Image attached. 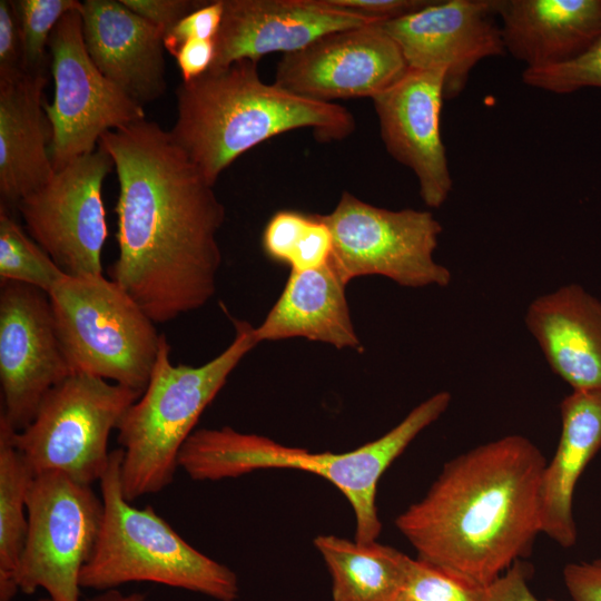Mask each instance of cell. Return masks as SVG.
I'll return each instance as SVG.
<instances>
[{"label":"cell","instance_id":"6da1fadb","mask_svg":"<svg viewBox=\"0 0 601 601\" xmlns=\"http://www.w3.org/2000/svg\"><path fill=\"white\" fill-rule=\"evenodd\" d=\"M119 183L118 257L108 269L155 323L201 308L216 292L225 207L170 131L142 119L105 132Z\"/></svg>","mask_w":601,"mask_h":601},{"label":"cell","instance_id":"7a4b0ae2","mask_svg":"<svg viewBox=\"0 0 601 601\" xmlns=\"http://www.w3.org/2000/svg\"><path fill=\"white\" fill-rule=\"evenodd\" d=\"M546 464L529 439L511 434L449 461L426 494L395 519L423 560L487 587L525 556L540 529Z\"/></svg>","mask_w":601,"mask_h":601},{"label":"cell","instance_id":"3957f363","mask_svg":"<svg viewBox=\"0 0 601 601\" xmlns=\"http://www.w3.org/2000/svg\"><path fill=\"white\" fill-rule=\"evenodd\" d=\"M176 97L177 119L169 131L213 186L235 159L275 136L311 129L326 142L343 140L356 128L353 114L342 105L266 83L257 61L249 59L181 81Z\"/></svg>","mask_w":601,"mask_h":601},{"label":"cell","instance_id":"277c9868","mask_svg":"<svg viewBox=\"0 0 601 601\" xmlns=\"http://www.w3.org/2000/svg\"><path fill=\"white\" fill-rule=\"evenodd\" d=\"M452 396L441 391L415 406L381 437L344 453H313L229 426L194 431L183 445L178 466L194 481L235 479L258 470L293 469L331 482L349 502L355 541H376L382 523L376 508L377 484L411 442L449 407Z\"/></svg>","mask_w":601,"mask_h":601},{"label":"cell","instance_id":"5b68a950","mask_svg":"<svg viewBox=\"0 0 601 601\" xmlns=\"http://www.w3.org/2000/svg\"><path fill=\"white\" fill-rule=\"evenodd\" d=\"M233 323V342L200 366L174 365L170 346L161 335L148 385L117 426L121 489L129 502L158 493L174 481L180 450L203 412L258 344L253 325L239 319Z\"/></svg>","mask_w":601,"mask_h":601},{"label":"cell","instance_id":"8992f818","mask_svg":"<svg viewBox=\"0 0 601 601\" xmlns=\"http://www.w3.org/2000/svg\"><path fill=\"white\" fill-rule=\"evenodd\" d=\"M121 460V449L111 451L99 480L104 519L80 587L102 592L130 582H152L235 601L239 583L231 569L191 546L150 505L139 509L126 500Z\"/></svg>","mask_w":601,"mask_h":601},{"label":"cell","instance_id":"52a82bcc","mask_svg":"<svg viewBox=\"0 0 601 601\" xmlns=\"http://www.w3.org/2000/svg\"><path fill=\"white\" fill-rule=\"evenodd\" d=\"M48 295L72 372L142 394L162 335L146 312L104 275H65Z\"/></svg>","mask_w":601,"mask_h":601},{"label":"cell","instance_id":"ba28073f","mask_svg":"<svg viewBox=\"0 0 601 601\" xmlns=\"http://www.w3.org/2000/svg\"><path fill=\"white\" fill-rule=\"evenodd\" d=\"M136 391L88 374L73 373L51 388L13 445L39 475L63 473L91 485L110 461L108 440L140 396Z\"/></svg>","mask_w":601,"mask_h":601},{"label":"cell","instance_id":"9c48e42d","mask_svg":"<svg viewBox=\"0 0 601 601\" xmlns=\"http://www.w3.org/2000/svg\"><path fill=\"white\" fill-rule=\"evenodd\" d=\"M321 218L333 238L328 263L346 285L366 275L410 288L451 283L450 269L434 259L443 227L428 210L381 208L343 191Z\"/></svg>","mask_w":601,"mask_h":601},{"label":"cell","instance_id":"30bf717a","mask_svg":"<svg viewBox=\"0 0 601 601\" xmlns=\"http://www.w3.org/2000/svg\"><path fill=\"white\" fill-rule=\"evenodd\" d=\"M27 511L19 590L32 594L43 589L53 601H80V574L101 530V496L91 485L60 472H48L35 477Z\"/></svg>","mask_w":601,"mask_h":601},{"label":"cell","instance_id":"8fae6325","mask_svg":"<svg viewBox=\"0 0 601 601\" xmlns=\"http://www.w3.org/2000/svg\"><path fill=\"white\" fill-rule=\"evenodd\" d=\"M48 48L55 82L45 110L52 128L55 170L98 148L101 136L146 119L144 107L108 80L85 46L81 10L66 13L52 30Z\"/></svg>","mask_w":601,"mask_h":601},{"label":"cell","instance_id":"7c38bea8","mask_svg":"<svg viewBox=\"0 0 601 601\" xmlns=\"http://www.w3.org/2000/svg\"><path fill=\"white\" fill-rule=\"evenodd\" d=\"M112 168L110 155L98 145L17 205L30 237L66 275H102L108 230L101 190Z\"/></svg>","mask_w":601,"mask_h":601},{"label":"cell","instance_id":"4fadbf2b","mask_svg":"<svg viewBox=\"0 0 601 601\" xmlns=\"http://www.w3.org/2000/svg\"><path fill=\"white\" fill-rule=\"evenodd\" d=\"M71 374L48 293L1 280L0 418L16 432L23 430L47 393Z\"/></svg>","mask_w":601,"mask_h":601},{"label":"cell","instance_id":"5bb4252c","mask_svg":"<svg viewBox=\"0 0 601 601\" xmlns=\"http://www.w3.org/2000/svg\"><path fill=\"white\" fill-rule=\"evenodd\" d=\"M408 70L401 49L378 22L339 30L284 55L275 83L297 96L323 102L373 99Z\"/></svg>","mask_w":601,"mask_h":601},{"label":"cell","instance_id":"9a60e30c","mask_svg":"<svg viewBox=\"0 0 601 601\" xmlns=\"http://www.w3.org/2000/svg\"><path fill=\"white\" fill-rule=\"evenodd\" d=\"M495 17V0H431L378 26L408 68L444 71V99L450 100L462 93L480 61L505 53Z\"/></svg>","mask_w":601,"mask_h":601},{"label":"cell","instance_id":"2e32d148","mask_svg":"<svg viewBox=\"0 0 601 601\" xmlns=\"http://www.w3.org/2000/svg\"><path fill=\"white\" fill-rule=\"evenodd\" d=\"M444 79L443 70L408 68L372 99L387 152L413 171L430 208L441 207L453 187L440 131Z\"/></svg>","mask_w":601,"mask_h":601},{"label":"cell","instance_id":"e0dca14e","mask_svg":"<svg viewBox=\"0 0 601 601\" xmlns=\"http://www.w3.org/2000/svg\"><path fill=\"white\" fill-rule=\"evenodd\" d=\"M378 22L326 0H224L209 70L272 52H296L323 36Z\"/></svg>","mask_w":601,"mask_h":601},{"label":"cell","instance_id":"ac0fdd59","mask_svg":"<svg viewBox=\"0 0 601 601\" xmlns=\"http://www.w3.org/2000/svg\"><path fill=\"white\" fill-rule=\"evenodd\" d=\"M82 36L98 70L139 105L166 91L164 31L120 0L82 2Z\"/></svg>","mask_w":601,"mask_h":601},{"label":"cell","instance_id":"d6986e66","mask_svg":"<svg viewBox=\"0 0 601 601\" xmlns=\"http://www.w3.org/2000/svg\"><path fill=\"white\" fill-rule=\"evenodd\" d=\"M524 323L554 374L572 391L601 393V300L578 284L535 297Z\"/></svg>","mask_w":601,"mask_h":601},{"label":"cell","instance_id":"ffe728a7","mask_svg":"<svg viewBox=\"0 0 601 601\" xmlns=\"http://www.w3.org/2000/svg\"><path fill=\"white\" fill-rule=\"evenodd\" d=\"M505 52L525 69L570 62L601 38V0H495Z\"/></svg>","mask_w":601,"mask_h":601},{"label":"cell","instance_id":"44dd1931","mask_svg":"<svg viewBox=\"0 0 601 601\" xmlns=\"http://www.w3.org/2000/svg\"><path fill=\"white\" fill-rule=\"evenodd\" d=\"M47 81V73L29 72L0 81V196L7 209L17 208L56 173L52 128L45 110Z\"/></svg>","mask_w":601,"mask_h":601},{"label":"cell","instance_id":"7402d4cb","mask_svg":"<svg viewBox=\"0 0 601 601\" xmlns=\"http://www.w3.org/2000/svg\"><path fill=\"white\" fill-rule=\"evenodd\" d=\"M561 434L540 484V529L563 548L577 542L573 492L601 449V393L572 391L560 404Z\"/></svg>","mask_w":601,"mask_h":601},{"label":"cell","instance_id":"603a6c76","mask_svg":"<svg viewBox=\"0 0 601 601\" xmlns=\"http://www.w3.org/2000/svg\"><path fill=\"white\" fill-rule=\"evenodd\" d=\"M346 284L327 262L315 269L290 270L285 287L263 323L257 343L304 337L338 349L363 351L345 294Z\"/></svg>","mask_w":601,"mask_h":601},{"label":"cell","instance_id":"cb8c5ba5","mask_svg":"<svg viewBox=\"0 0 601 601\" xmlns=\"http://www.w3.org/2000/svg\"><path fill=\"white\" fill-rule=\"evenodd\" d=\"M332 577V601H396L411 556L377 541L332 534L314 539Z\"/></svg>","mask_w":601,"mask_h":601},{"label":"cell","instance_id":"d4e9b609","mask_svg":"<svg viewBox=\"0 0 601 601\" xmlns=\"http://www.w3.org/2000/svg\"><path fill=\"white\" fill-rule=\"evenodd\" d=\"M0 418V601L19 591L18 570L28 534L27 497L36 477Z\"/></svg>","mask_w":601,"mask_h":601},{"label":"cell","instance_id":"484cf974","mask_svg":"<svg viewBox=\"0 0 601 601\" xmlns=\"http://www.w3.org/2000/svg\"><path fill=\"white\" fill-rule=\"evenodd\" d=\"M66 274L0 206V277L49 293Z\"/></svg>","mask_w":601,"mask_h":601},{"label":"cell","instance_id":"4316f807","mask_svg":"<svg viewBox=\"0 0 601 601\" xmlns=\"http://www.w3.org/2000/svg\"><path fill=\"white\" fill-rule=\"evenodd\" d=\"M23 45L24 70L47 73V47L50 35L60 19L73 10H81L78 0L14 1Z\"/></svg>","mask_w":601,"mask_h":601},{"label":"cell","instance_id":"83f0119b","mask_svg":"<svg viewBox=\"0 0 601 601\" xmlns=\"http://www.w3.org/2000/svg\"><path fill=\"white\" fill-rule=\"evenodd\" d=\"M485 588L461 580L423 560L411 558L396 601H484Z\"/></svg>","mask_w":601,"mask_h":601},{"label":"cell","instance_id":"f1b7e54d","mask_svg":"<svg viewBox=\"0 0 601 601\" xmlns=\"http://www.w3.org/2000/svg\"><path fill=\"white\" fill-rule=\"evenodd\" d=\"M522 80L530 87L559 95L583 88H601V38L589 51L570 62L524 69Z\"/></svg>","mask_w":601,"mask_h":601},{"label":"cell","instance_id":"f546056e","mask_svg":"<svg viewBox=\"0 0 601 601\" xmlns=\"http://www.w3.org/2000/svg\"><path fill=\"white\" fill-rule=\"evenodd\" d=\"M311 223L312 215L295 210L274 214L263 233L265 254L275 262L289 265Z\"/></svg>","mask_w":601,"mask_h":601},{"label":"cell","instance_id":"4dcf8cb0","mask_svg":"<svg viewBox=\"0 0 601 601\" xmlns=\"http://www.w3.org/2000/svg\"><path fill=\"white\" fill-rule=\"evenodd\" d=\"M224 13V0L205 1L178 21L164 37V47L171 56L189 40H215Z\"/></svg>","mask_w":601,"mask_h":601},{"label":"cell","instance_id":"1f68e13d","mask_svg":"<svg viewBox=\"0 0 601 601\" xmlns=\"http://www.w3.org/2000/svg\"><path fill=\"white\" fill-rule=\"evenodd\" d=\"M26 73L23 45L14 1H0V81Z\"/></svg>","mask_w":601,"mask_h":601},{"label":"cell","instance_id":"d6a6232c","mask_svg":"<svg viewBox=\"0 0 601 601\" xmlns=\"http://www.w3.org/2000/svg\"><path fill=\"white\" fill-rule=\"evenodd\" d=\"M128 9L161 29L166 35L178 21L205 1L194 0H120ZM165 37V36H164Z\"/></svg>","mask_w":601,"mask_h":601},{"label":"cell","instance_id":"836d02e7","mask_svg":"<svg viewBox=\"0 0 601 601\" xmlns=\"http://www.w3.org/2000/svg\"><path fill=\"white\" fill-rule=\"evenodd\" d=\"M333 7L347 10L378 22L401 18L417 11L431 0H326Z\"/></svg>","mask_w":601,"mask_h":601},{"label":"cell","instance_id":"e575fe53","mask_svg":"<svg viewBox=\"0 0 601 601\" xmlns=\"http://www.w3.org/2000/svg\"><path fill=\"white\" fill-rule=\"evenodd\" d=\"M563 580L572 601H601V559L569 563Z\"/></svg>","mask_w":601,"mask_h":601},{"label":"cell","instance_id":"d590c367","mask_svg":"<svg viewBox=\"0 0 601 601\" xmlns=\"http://www.w3.org/2000/svg\"><path fill=\"white\" fill-rule=\"evenodd\" d=\"M529 577L526 564L515 561L485 588L484 601H541L530 590Z\"/></svg>","mask_w":601,"mask_h":601},{"label":"cell","instance_id":"8d00e7d4","mask_svg":"<svg viewBox=\"0 0 601 601\" xmlns=\"http://www.w3.org/2000/svg\"><path fill=\"white\" fill-rule=\"evenodd\" d=\"M183 81H190L206 73L215 57V40H189L174 55Z\"/></svg>","mask_w":601,"mask_h":601},{"label":"cell","instance_id":"74e56055","mask_svg":"<svg viewBox=\"0 0 601 601\" xmlns=\"http://www.w3.org/2000/svg\"><path fill=\"white\" fill-rule=\"evenodd\" d=\"M142 593L134 592L125 594L118 589L102 591L101 593L88 599L87 601H145Z\"/></svg>","mask_w":601,"mask_h":601},{"label":"cell","instance_id":"f35d334b","mask_svg":"<svg viewBox=\"0 0 601 601\" xmlns=\"http://www.w3.org/2000/svg\"><path fill=\"white\" fill-rule=\"evenodd\" d=\"M39 601H53V600H51L50 598H46V599H41Z\"/></svg>","mask_w":601,"mask_h":601}]
</instances>
